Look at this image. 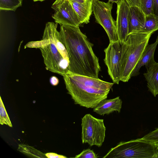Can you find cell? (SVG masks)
Masks as SVG:
<instances>
[{"mask_svg": "<svg viewBox=\"0 0 158 158\" xmlns=\"http://www.w3.org/2000/svg\"><path fill=\"white\" fill-rule=\"evenodd\" d=\"M68 93L76 104L94 108L106 99L114 83L98 78L68 73L62 76Z\"/></svg>", "mask_w": 158, "mask_h": 158, "instance_id": "3", "label": "cell"}, {"mask_svg": "<svg viewBox=\"0 0 158 158\" xmlns=\"http://www.w3.org/2000/svg\"><path fill=\"white\" fill-rule=\"evenodd\" d=\"M103 158H158V145L141 138L122 141Z\"/></svg>", "mask_w": 158, "mask_h": 158, "instance_id": "5", "label": "cell"}, {"mask_svg": "<svg viewBox=\"0 0 158 158\" xmlns=\"http://www.w3.org/2000/svg\"><path fill=\"white\" fill-rule=\"evenodd\" d=\"M34 2H36L38 1H40L41 2L43 1H44L45 0H33Z\"/></svg>", "mask_w": 158, "mask_h": 158, "instance_id": "30", "label": "cell"}, {"mask_svg": "<svg viewBox=\"0 0 158 158\" xmlns=\"http://www.w3.org/2000/svg\"><path fill=\"white\" fill-rule=\"evenodd\" d=\"M121 0H108V1L112 3H117L118 2Z\"/></svg>", "mask_w": 158, "mask_h": 158, "instance_id": "28", "label": "cell"}, {"mask_svg": "<svg viewBox=\"0 0 158 158\" xmlns=\"http://www.w3.org/2000/svg\"><path fill=\"white\" fill-rule=\"evenodd\" d=\"M93 10L95 22L103 28L108 37L110 42L118 40L116 27V22L111 15L113 3L99 0L93 3Z\"/></svg>", "mask_w": 158, "mask_h": 158, "instance_id": "7", "label": "cell"}, {"mask_svg": "<svg viewBox=\"0 0 158 158\" xmlns=\"http://www.w3.org/2000/svg\"><path fill=\"white\" fill-rule=\"evenodd\" d=\"M145 16L139 7H130L128 35L142 31L145 23Z\"/></svg>", "mask_w": 158, "mask_h": 158, "instance_id": "11", "label": "cell"}, {"mask_svg": "<svg viewBox=\"0 0 158 158\" xmlns=\"http://www.w3.org/2000/svg\"><path fill=\"white\" fill-rule=\"evenodd\" d=\"M50 82L51 85L54 86H56L59 83V80L56 77L52 76L50 79Z\"/></svg>", "mask_w": 158, "mask_h": 158, "instance_id": "25", "label": "cell"}, {"mask_svg": "<svg viewBox=\"0 0 158 158\" xmlns=\"http://www.w3.org/2000/svg\"><path fill=\"white\" fill-rule=\"evenodd\" d=\"M122 104V101L119 97L113 99H106L93 108V111L101 115L108 114L114 111L120 113Z\"/></svg>", "mask_w": 158, "mask_h": 158, "instance_id": "13", "label": "cell"}, {"mask_svg": "<svg viewBox=\"0 0 158 158\" xmlns=\"http://www.w3.org/2000/svg\"><path fill=\"white\" fill-rule=\"evenodd\" d=\"M142 139L158 145V128L141 138Z\"/></svg>", "mask_w": 158, "mask_h": 158, "instance_id": "21", "label": "cell"}, {"mask_svg": "<svg viewBox=\"0 0 158 158\" xmlns=\"http://www.w3.org/2000/svg\"><path fill=\"white\" fill-rule=\"evenodd\" d=\"M154 2L153 14L158 16V0H153Z\"/></svg>", "mask_w": 158, "mask_h": 158, "instance_id": "26", "label": "cell"}, {"mask_svg": "<svg viewBox=\"0 0 158 158\" xmlns=\"http://www.w3.org/2000/svg\"><path fill=\"white\" fill-rule=\"evenodd\" d=\"M46 157L48 158H65L67 157L63 155H58L53 152L47 153L45 154Z\"/></svg>", "mask_w": 158, "mask_h": 158, "instance_id": "23", "label": "cell"}, {"mask_svg": "<svg viewBox=\"0 0 158 158\" xmlns=\"http://www.w3.org/2000/svg\"><path fill=\"white\" fill-rule=\"evenodd\" d=\"M118 40L110 42L105 48L104 62L108 69L109 75L114 83L118 84L120 81V64L122 45Z\"/></svg>", "mask_w": 158, "mask_h": 158, "instance_id": "8", "label": "cell"}, {"mask_svg": "<svg viewBox=\"0 0 158 158\" xmlns=\"http://www.w3.org/2000/svg\"><path fill=\"white\" fill-rule=\"evenodd\" d=\"M18 150L28 156L33 157H47L45 154L38 150L32 147L24 144L19 145Z\"/></svg>", "mask_w": 158, "mask_h": 158, "instance_id": "17", "label": "cell"}, {"mask_svg": "<svg viewBox=\"0 0 158 158\" xmlns=\"http://www.w3.org/2000/svg\"><path fill=\"white\" fill-rule=\"evenodd\" d=\"M58 23L48 22L41 40L29 42L25 48L39 49L47 70L63 76L69 73V57L60 32Z\"/></svg>", "mask_w": 158, "mask_h": 158, "instance_id": "2", "label": "cell"}, {"mask_svg": "<svg viewBox=\"0 0 158 158\" xmlns=\"http://www.w3.org/2000/svg\"><path fill=\"white\" fill-rule=\"evenodd\" d=\"M69 1L80 19L81 23H88L93 11V2L86 1L84 3H81L74 1Z\"/></svg>", "mask_w": 158, "mask_h": 158, "instance_id": "15", "label": "cell"}, {"mask_svg": "<svg viewBox=\"0 0 158 158\" xmlns=\"http://www.w3.org/2000/svg\"><path fill=\"white\" fill-rule=\"evenodd\" d=\"M158 42H156L146 47L140 58L132 73L131 77L138 75L141 67L144 65L146 69L149 68L156 62L154 59V54Z\"/></svg>", "mask_w": 158, "mask_h": 158, "instance_id": "12", "label": "cell"}, {"mask_svg": "<svg viewBox=\"0 0 158 158\" xmlns=\"http://www.w3.org/2000/svg\"><path fill=\"white\" fill-rule=\"evenodd\" d=\"M81 126L82 143L100 147L105 137L106 127L103 119L86 114L81 119Z\"/></svg>", "mask_w": 158, "mask_h": 158, "instance_id": "6", "label": "cell"}, {"mask_svg": "<svg viewBox=\"0 0 158 158\" xmlns=\"http://www.w3.org/2000/svg\"><path fill=\"white\" fill-rule=\"evenodd\" d=\"M70 1H74L81 3H84L85 2V0H68Z\"/></svg>", "mask_w": 158, "mask_h": 158, "instance_id": "27", "label": "cell"}, {"mask_svg": "<svg viewBox=\"0 0 158 158\" xmlns=\"http://www.w3.org/2000/svg\"><path fill=\"white\" fill-rule=\"evenodd\" d=\"M99 156L90 149L84 150L79 154L74 157L76 158H97Z\"/></svg>", "mask_w": 158, "mask_h": 158, "instance_id": "22", "label": "cell"}, {"mask_svg": "<svg viewBox=\"0 0 158 158\" xmlns=\"http://www.w3.org/2000/svg\"><path fill=\"white\" fill-rule=\"evenodd\" d=\"M156 41L158 42V36H157V37Z\"/></svg>", "mask_w": 158, "mask_h": 158, "instance_id": "31", "label": "cell"}, {"mask_svg": "<svg viewBox=\"0 0 158 158\" xmlns=\"http://www.w3.org/2000/svg\"><path fill=\"white\" fill-rule=\"evenodd\" d=\"M22 0H0V10L15 11L22 5Z\"/></svg>", "mask_w": 158, "mask_h": 158, "instance_id": "18", "label": "cell"}, {"mask_svg": "<svg viewBox=\"0 0 158 158\" xmlns=\"http://www.w3.org/2000/svg\"><path fill=\"white\" fill-rule=\"evenodd\" d=\"M98 0H85V2L86 1L90 2H93L94 1H98Z\"/></svg>", "mask_w": 158, "mask_h": 158, "instance_id": "29", "label": "cell"}, {"mask_svg": "<svg viewBox=\"0 0 158 158\" xmlns=\"http://www.w3.org/2000/svg\"><path fill=\"white\" fill-rule=\"evenodd\" d=\"M158 30V16L152 14L145 16L144 27L142 31L154 32Z\"/></svg>", "mask_w": 158, "mask_h": 158, "instance_id": "16", "label": "cell"}, {"mask_svg": "<svg viewBox=\"0 0 158 158\" xmlns=\"http://www.w3.org/2000/svg\"><path fill=\"white\" fill-rule=\"evenodd\" d=\"M60 32L69 56V73L98 78L101 67L93 44L79 27L61 25Z\"/></svg>", "mask_w": 158, "mask_h": 158, "instance_id": "1", "label": "cell"}, {"mask_svg": "<svg viewBox=\"0 0 158 158\" xmlns=\"http://www.w3.org/2000/svg\"><path fill=\"white\" fill-rule=\"evenodd\" d=\"M147 69L143 75L147 82L148 91L155 97L158 94V63L156 62Z\"/></svg>", "mask_w": 158, "mask_h": 158, "instance_id": "14", "label": "cell"}, {"mask_svg": "<svg viewBox=\"0 0 158 158\" xmlns=\"http://www.w3.org/2000/svg\"><path fill=\"white\" fill-rule=\"evenodd\" d=\"M0 98V124L1 125L5 124L12 127L11 123L1 97Z\"/></svg>", "mask_w": 158, "mask_h": 158, "instance_id": "20", "label": "cell"}, {"mask_svg": "<svg viewBox=\"0 0 158 158\" xmlns=\"http://www.w3.org/2000/svg\"><path fill=\"white\" fill-rule=\"evenodd\" d=\"M117 4V32L118 41L123 44L128 35L130 6L125 0H121Z\"/></svg>", "mask_w": 158, "mask_h": 158, "instance_id": "10", "label": "cell"}, {"mask_svg": "<svg viewBox=\"0 0 158 158\" xmlns=\"http://www.w3.org/2000/svg\"><path fill=\"white\" fill-rule=\"evenodd\" d=\"M139 7L145 15L153 14V0H139Z\"/></svg>", "mask_w": 158, "mask_h": 158, "instance_id": "19", "label": "cell"}, {"mask_svg": "<svg viewBox=\"0 0 158 158\" xmlns=\"http://www.w3.org/2000/svg\"><path fill=\"white\" fill-rule=\"evenodd\" d=\"M54 13L52 17L61 25L79 27L81 23L71 4L68 0H56L52 6Z\"/></svg>", "mask_w": 158, "mask_h": 158, "instance_id": "9", "label": "cell"}, {"mask_svg": "<svg viewBox=\"0 0 158 158\" xmlns=\"http://www.w3.org/2000/svg\"><path fill=\"white\" fill-rule=\"evenodd\" d=\"M154 31H141L129 34L122 45L120 81L128 82L148 44Z\"/></svg>", "mask_w": 158, "mask_h": 158, "instance_id": "4", "label": "cell"}, {"mask_svg": "<svg viewBox=\"0 0 158 158\" xmlns=\"http://www.w3.org/2000/svg\"><path fill=\"white\" fill-rule=\"evenodd\" d=\"M130 7L137 6L139 7V0H125Z\"/></svg>", "mask_w": 158, "mask_h": 158, "instance_id": "24", "label": "cell"}]
</instances>
